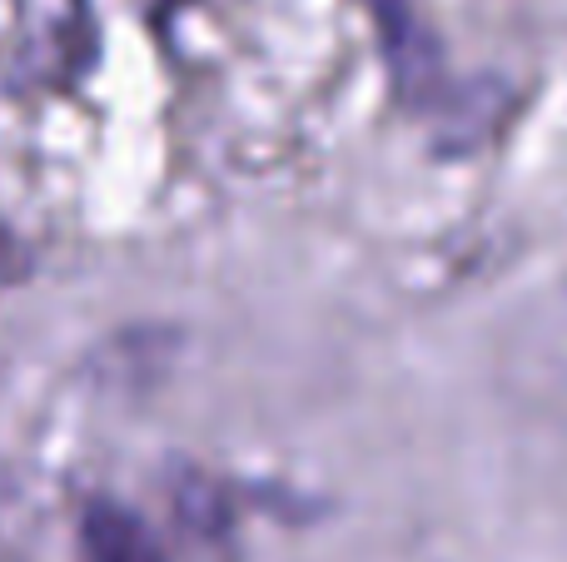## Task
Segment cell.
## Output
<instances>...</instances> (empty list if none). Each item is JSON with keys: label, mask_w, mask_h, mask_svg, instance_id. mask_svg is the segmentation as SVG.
I'll return each instance as SVG.
<instances>
[{"label": "cell", "mask_w": 567, "mask_h": 562, "mask_svg": "<svg viewBox=\"0 0 567 562\" xmlns=\"http://www.w3.org/2000/svg\"><path fill=\"white\" fill-rule=\"evenodd\" d=\"M383 35V55H389V70L399 80V90L409 95H423V90L439 80V50H433V35L423 30L413 0H363Z\"/></svg>", "instance_id": "obj_1"}, {"label": "cell", "mask_w": 567, "mask_h": 562, "mask_svg": "<svg viewBox=\"0 0 567 562\" xmlns=\"http://www.w3.org/2000/svg\"><path fill=\"white\" fill-rule=\"evenodd\" d=\"M80 553L85 562H165L150 528L110 498H95L80 513Z\"/></svg>", "instance_id": "obj_2"}]
</instances>
